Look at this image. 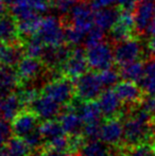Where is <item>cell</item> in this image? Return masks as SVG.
I'll return each instance as SVG.
<instances>
[{
  "label": "cell",
  "mask_w": 155,
  "mask_h": 156,
  "mask_svg": "<svg viewBox=\"0 0 155 156\" xmlns=\"http://www.w3.org/2000/svg\"><path fill=\"white\" fill-rule=\"evenodd\" d=\"M31 109L37 115L38 118L44 120L54 119L62 113V104L56 102L50 97L41 94L31 105Z\"/></svg>",
  "instance_id": "4fadbf2b"
},
{
  "label": "cell",
  "mask_w": 155,
  "mask_h": 156,
  "mask_svg": "<svg viewBox=\"0 0 155 156\" xmlns=\"http://www.w3.org/2000/svg\"><path fill=\"white\" fill-rule=\"evenodd\" d=\"M123 144L126 148L153 140L151 134V123H148L131 115L123 124Z\"/></svg>",
  "instance_id": "6da1fadb"
},
{
  "label": "cell",
  "mask_w": 155,
  "mask_h": 156,
  "mask_svg": "<svg viewBox=\"0 0 155 156\" xmlns=\"http://www.w3.org/2000/svg\"><path fill=\"white\" fill-rule=\"evenodd\" d=\"M115 91L122 101L128 106H137L143 100L145 93L138 83L133 81L123 80L115 85Z\"/></svg>",
  "instance_id": "9c48e42d"
},
{
  "label": "cell",
  "mask_w": 155,
  "mask_h": 156,
  "mask_svg": "<svg viewBox=\"0 0 155 156\" xmlns=\"http://www.w3.org/2000/svg\"><path fill=\"white\" fill-rule=\"evenodd\" d=\"M101 121L85 123L83 127L82 135L86 140H97L100 139V132H101Z\"/></svg>",
  "instance_id": "e575fe53"
},
{
  "label": "cell",
  "mask_w": 155,
  "mask_h": 156,
  "mask_svg": "<svg viewBox=\"0 0 155 156\" xmlns=\"http://www.w3.org/2000/svg\"><path fill=\"white\" fill-rule=\"evenodd\" d=\"M66 156H79V154L78 153H69V154Z\"/></svg>",
  "instance_id": "f907efd6"
},
{
  "label": "cell",
  "mask_w": 155,
  "mask_h": 156,
  "mask_svg": "<svg viewBox=\"0 0 155 156\" xmlns=\"http://www.w3.org/2000/svg\"><path fill=\"white\" fill-rule=\"evenodd\" d=\"M20 83L17 71L10 66H3L0 70V93L11 94Z\"/></svg>",
  "instance_id": "cb8c5ba5"
},
{
  "label": "cell",
  "mask_w": 155,
  "mask_h": 156,
  "mask_svg": "<svg viewBox=\"0 0 155 156\" xmlns=\"http://www.w3.org/2000/svg\"><path fill=\"white\" fill-rule=\"evenodd\" d=\"M137 1L138 0H117V3L119 4L121 10L134 11Z\"/></svg>",
  "instance_id": "b9f144b4"
},
{
  "label": "cell",
  "mask_w": 155,
  "mask_h": 156,
  "mask_svg": "<svg viewBox=\"0 0 155 156\" xmlns=\"http://www.w3.org/2000/svg\"><path fill=\"white\" fill-rule=\"evenodd\" d=\"M98 103L100 105L102 114L106 118L117 117L121 114L122 101L118 97L115 89L107 88L106 90L102 91V94L98 98Z\"/></svg>",
  "instance_id": "e0dca14e"
},
{
  "label": "cell",
  "mask_w": 155,
  "mask_h": 156,
  "mask_svg": "<svg viewBox=\"0 0 155 156\" xmlns=\"http://www.w3.org/2000/svg\"><path fill=\"white\" fill-rule=\"evenodd\" d=\"M70 48L64 45L54 46V47L46 46L41 60L43 61L44 65L50 69H58L70 55Z\"/></svg>",
  "instance_id": "2e32d148"
},
{
  "label": "cell",
  "mask_w": 155,
  "mask_h": 156,
  "mask_svg": "<svg viewBox=\"0 0 155 156\" xmlns=\"http://www.w3.org/2000/svg\"><path fill=\"white\" fill-rule=\"evenodd\" d=\"M41 94L52 98L60 104L68 106L76 94L75 84H72L71 79L67 76L54 79L45 85Z\"/></svg>",
  "instance_id": "5b68a950"
},
{
  "label": "cell",
  "mask_w": 155,
  "mask_h": 156,
  "mask_svg": "<svg viewBox=\"0 0 155 156\" xmlns=\"http://www.w3.org/2000/svg\"><path fill=\"white\" fill-rule=\"evenodd\" d=\"M58 121L61 122L65 133L68 136L81 135L84 127V121L82 120L81 116L71 105V108L65 111L60 115Z\"/></svg>",
  "instance_id": "ac0fdd59"
},
{
  "label": "cell",
  "mask_w": 155,
  "mask_h": 156,
  "mask_svg": "<svg viewBox=\"0 0 155 156\" xmlns=\"http://www.w3.org/2000/svg\"><path fill=\"white\" fill-rule=\"evenodd\" d=\"M135 31L134 11L121 10L116 25L111 29V38L115 43H119L133 36Z\"/></svg>",
  "instance_id": "ba28073f"
},
{
  "label": "cell",
  "mask_w": 155,
  "mask_h": 156,
  "mask_svg": "<svg viewBox=\"0 0 155 156\" xmlns=\"http://www.w3.org/2000/svg\"><path fill=\"white\" fill-rule=\"evenodd\" d=\"M148 49L151 52L152 55H155V37L154 38H150L149 43H148Z\"/></svg>",
  "instance_id": "f6af8a7d"
},
{
  "label": "cell",
  "mask_w": 155,
  "mask_h": 156,
  "mask_svg": "<svg viewBox=\"0 0 155 156\" xmlns=\"http://www.w3.org/2000/svg\"><path fill=\"white\" fill-rule=\"evenodd\" d=\"M88 63L86 58V52L79 46L71 49L70 55L68 56L65 63L61 66L60 70L64 76L69 79H77L87 72Z\"/></svg>",
  "instance_id": "52a82bcc"
},
{
  "label": "cell",
  "mask_w": 155,
  "mask_h": 156,
  "mask_svg": "<svg viewBox=\"0 0 155 156\" xmlns=\"http://www.w3.org/2000/svg\"><path fill=\"white\" fill-rule=\"evenodd\" d=\"M21 104L19 97L17 94H9L5 96L1 109V118L8 121H12L14 117L21 111Z\"/></svg>",
  "instance_id": "d4e9b609"
},
{
  "label": "cell",
  "mask_w": 155,
  "mask_h": 156,
  "mask_svg": "<svg viewBox=\"0 0 155 156\" xmlns=\"http://www.w3.org/2000/svg\"><path fill=\"white\" fill-rule=\"evenodd\" d=\"M120 11L121 10L114 8V6L95 10V13H93L95 26L99 27L103 31H111V29L118 21V18L120 16Z\"/></svg>",
  "instance_id": "d6986e66"
},
{
  "label": "cell",
  "mask_w": 155,
  "mask_h": 156,
  "mask_svg": "<svg viewBox=\"0 0 155 156\" xmlns=\"http://www.w3.org/2000/svg\"><path fill=\"white\" fill-rule=\"evenodd\" d=\"M51 2L58 14L67 15L81 0H51Z\"/></svg>",
  "instance_id": "8d00e7d4"
},
{
  "label": "cell",
  "mask_w": 155,
  "mask_h": 156,
  "mask_svg": "<svg viewBox=\"0 0 155 156\" xmlns=\"http://www.w3.org/2000/svg\"><path fill=\"white\" fill-rule=\"evenodd\" d=\"M126 149L128 150L124 152L126 156H155L152 144H149V142H143Z\"/></svg>",
  "instance_id": "d6a6232c"
},
{
  "label": "cell",
  "mask_w": 155,
  "mask_h": 156,
  "mask_svg": "<svg viewBox=\"0 0 155 156\" xmlns=\"http://www.w3.org/2000/svg\"><path fill=\"white\" fill-rule=\"evenodd\" d=\"M110 156H126V155H125V153H122V152H119V151H118V152L114 153V154H113V153L111 152V155Z\"/></svg>",
  "instance_id": "681fc988"
},
{
  "label": "cell",
  "mask_w": 155,
  "mask_h": 156,
  "mask_svg": "<svg viewBox=\"0 0 155 156\" xmlns=\"http://www.w3.org/2000/svg\"><path fill=\"white\" fill-rule=\"evenodd\" d=\"M72 107L79 113L82 120L85 123H91V122H100L102 118V111L100 105L97 101H82L77 105H72Z\"/></svg>",
  "instance_id": "44dd1931"
},
{
  "label": "cell",
  "mask_w": 155,
  "mask_h": 156,
  "mask_svg": "<svg viewBox=\"0 0 155 156\" xmlns=\"http://www.w3.org/2000/svg\"><path fill=\"white\" fill-rule=\"evenodd\" d=\"M23 47L25 54L27 56L41 58L44 51H45L46 45L41 41V39L37 35H34V36H31L29 38H26V41Z\"/></svg>",
  "instance_id": "f546056e"
},
{
  "label": "cell",
  "mask_w": 155,
  "mask_h": 156,
  "mask_svg": "<svg viewBox=\"0 0 155 156\" xmlns=\"http://www.w3.org/2000/svg\"><path fill=\"white\" fill-rule=\"evenodd\" d=\"M31 149L29 148L23 138L13 136L6 141L4 148V156H29Z\"/></svg>",
  "instance_id": "4316f807"
},
{
  "label": "cell",
  "mask_w": 155,
  "mask_h": 156,
  "mask_svg": "<svg viewBox=\"0 0 155 156\" xmlns=\"http://www.w3.org/2000/svg\"><path fill=\"white\" fill-rule=\"evenodd\" d=\"M154 5H155V0H154Z\"/></svg>",
  "instance_id": "db71d44e"
},
{
  "label": "cell",
  "mask_w": 155,
  "mask_h": 156,
  "mask_svg": "<svg viewBox=\"0 0 155 156\" xmlns=\"http://www.w3.org/2000/svg\"><path fill=\"white\" fill-rule=\"evenodd\" d=\"M123 133L124 126L119 118H107V120L101 125L100 140L108 146H118L123 141Z\"/></svg>",
  "instance_id": "5bb4252c"
},
{
  "label": "cell",
  "mask_w": 155,
  "mask_h": 156,
  "mask_svg": "<svg viewBox=\"0 0 155 156\" xmlns=\"http://www.w3.org/2000/svg\"><path fill=\"white\" fill-rule=\"evenodd\" d=\"M93 11L90 3L79 2L69 13V18L72 26L87 33L95 26L93 21Z\"/></svg>",
  "instance_id": "30bf717a"
},
{
  "label": "cell",
  "mask_w": 155,
  "mask_h": 156,
  "mask_svg": "<svg viewBox=\"0 0 155 156\" xmlns=\"http://www.w3.org/2000/svg\"><path fill=\"white\" fill-rule=\"evenodd\" d=\"M145 66L141 61H135V62L125 64L123 66H120L119 73L123 80L133 81V82L139 83V81L143 79Z\"/></svg>",
  "instance_id": "484cf974"
},
{
  "label": "cell",
  "mask_w": 155,
  "mask_h": 156,
  "mask_svg": "<svg viewBox=\"0 0 155 156\" xmlns=\"http://www.w3.org/2000/svg\"><path fill=\"white\" fill-rule=\"evenodd\" d=\"M104 32L102 29H100L97 26H93L88 32L86 33V36H85L84 44L86 47L89 46L96 45V44H99L101 41H103L104 38Z\"/></svg>",
  "instance_id": "d590c367"
},
{
  "label": "cell",
  "mask_w": 155,
  "mask_h": 156,
  "mask_svg": "<svg viewBox=\"0 0 155 156\" xmlns=\"http://www.w3.org/2000/svg\"><path fill=\"white\" fill-rule=\"evenodd\" d=\"M86 58L88 67L96 71H101L112 67L115 62L114 48L107 41H101L86 47Z\"/></svg>",
  "instance_id": "7a4b0ae2"
},
{
  "label": "cell",
  "mask_w": 155,
  "mask_h": 156,
  "mask_svg": "<svg viewBox=\"0 0 155 156\" xmlns=\"http://www.w3.org/2000/svg\"><path fill=\"white\" fill-rule=\"evenodd\" d=\"M23 47L15 44L0 43V62L3 66L14 67L23 58Z\"/></svg>",
  "instance_id": "7402d4cb"
},
{
  "label": "cell",
  "mask_w": 155,
  "mask_h": 156,
  "mask_svg": "<svg viewBox=\"0 0 155 156\" xmlns=\"http://www.w3.org/2000/svg\"><path fill=\"white\" fill-rule=\"evenodd\" d=\"M17 94H18L23 106H31L39 96L35 88H25Z\"/></svg>",
  "instance_id": "74e56055"
},
{
  "label": "cell",
  "mask_w": 155,
  "mask_h": 156,
  "mask_svg": "<svg viewBox=\"0 0 155 156\" xmlns=\"http://www.w3.org/2000/svg\"><path fill=\"white\" fill-rule=\"evenodd\" d=\"M111 151L106 147V144L97 140H88L80 150L79 156H110Z\"/></svg>",
  "instance_id": "83f0119b"
},
{
  "label": "cell",
  "mask_w": 155,
  "mask_h": 156,
  "mask_svg": "<svg viewBox=\"0 0 155 156\" xmlns=\"http://www.w3.org/2000/svg\"><path fill=\"white\" fill-rule=\"evenodd\" d=\"M99 78L104 87L111 88V87L115 86L119 82V79L121 76H120V73L118 70L114 69L113 67H110L99 71Z\"/></svg>",
  "instance_id": "1f68e13d"
},
{
  "label": "cell",
  "mask_w": 155,
  "mask_h": 156,
  "mask_svg": "<svg viewBox=\"0 0 155 156\" xmlns=\"http://www.w3.org/2000/svg\"><path fill=\"white\" fill-rule=\"evenodd\" d=\"M39 131H41V135H43L44 139L46 141H50L53 138L58 137V136L64 135L65 131L63 129L62 124L60 121H56L54 119H50V120H45L41 125H39Z\"/></svg>",
  "instance_id": "f1b7e54d"
},
{
  "label": "cell",
  "mask_w": 155,
  "mask_h": 156,
  "mask_svg": "<svg viewBox=\"0 0 155 156\" xmlns=\"http://www.w3.org/2000/svg\"><path fill=\"white\" fill-rule=\"evenodd\" d=\"M152 148H153V151H154V154H155V139L152 141Z\"/></svg>",
  "instance_id": "816d5d0a"
},
{
  "label": "cell",
  "mask_w": 155,
  "mask_h": 156,
  "mask_svg": "<svg viewBox=\"0 0 155 156\" xmlns=\"http://www.w3.org/2000/svg\"><path fill=\"white\" fill-rule=\"evenodd\" d=\"M143 54V47L140 39L135 36L116 43L114 48L115 63L118 66L138 61Z\"/></svg>",
  "instance_id": "8992f818"
},
{
  "label": "cell",
  "mask_w": 155,
  "mask_h": 156,
  "mask_svg": "<svg viewBox=\"0 0 155 156\" xmlns=\"http://www.w3.org/2000/svg\"><path fill=\"white\" fill-rule=\"evenodd\" d=\"M89 3L93 10H99L108 6H114V4L117 3V0H90Z\"/></svg>",
  "instance_id": "60d3db41"
},
{
  "label": "cell",
  "mask_w": 155,
  "mask_h": 156,
  "mask_svg": "<svg viewBox=\"0 0 155 156\" xmlns=\"http://www.w3.org/2000/svg\"><path fill=\"white\" fill-rule=\"evenodd\" d=\"M19 37L16 19L12 15L0 16V43L15 44L18 41Z\"/></svg>",
  "instance_id": "ffe728a7"
},
{
  "label": "cell",
  "mask_w": 155,
  "mask_h": 156,
  "mask_svg": "<svg viewBox=\"0 0 155 156\" xmlns=\"http://www.w3.org/2000/svg\"><path fill=\"white\" fill-rule=\"evenodd\" d=\"M86 33L81 29L75 27L72 25H69L65 27V41L70 46H79L81 43L85 41Z\"/></svg>",
  "instance_id": "4dcf8cb0"
},
{
  "label": "cell",
  "mask_w": 155,
  "mask_h": 156,
  "mask_svg": "<svg viewBox=\"0 0 155 156\" xmlns=\"http://www.w3.org/2000/svg\"><path fill=\"white\" fill-rule=\"evenodd\" d=\"M153 120H155V117H154V119H153Z\"/></svg>",
  "instance_id": "11a10c76"
},
{
  "label": "cell",
  "mask_w": 155,
  "mask_h": 156,
  "mask_svg": "<svg viewBox=\"0 0 155 156\" xmlns=\"http://www.w3.org/2000/svg\"><path fill=\"white\" fill-rule=\"evenodd\" d=\"M2 67H3V65H2L1 62H0V70H1V68H2Z\"/></svg>",
  "instance_id": "f5cc1de1"
},
{
  "label": "cell",
  "mask_w": 155,
  "mask_h": 156,
  "mask_svg": "<svg viewBox=\"0 0 155 156\" xmlns=\"http://www.w3.org/2000/svg\"><path fill=\"white\" fill-rule=\"evenodd\" d=\"M6 140L0 136V156H4V148H5Z\"/></svg>",
  "instance_id": "7dc6e473"
},
{
  "label": "cell",
  "mask_w": 155,
  "mask_h": 156,
  "mask_svg": "<svg viewBox=\"0 0 155 156\" xmlns=\"http://www.w3.org/2000/svg\"><path fill=\"white\" fill-rule=\"evenodd\" d=\"M6 9H8V4H6L5 0H0V16L4 15Z\"/></svg>",
  "instance_id": "bcb514c9"
},
{
  "label": "cell",
  "mask_w": 155,
  "mask_h": 156,
  "mask_svg": "<svg viewBox=\"0 0 155 156\" xmlns=\"http://www.w3.org/2000/svg\"><path fill=\"white\" fill-rule=\"evenodd\" d=\"M145 35H147L150 38H154L155 37V16L152 18L151 23L148 26L147 30H146V32H145Z\"/></svg>",
  "instance_id": "ee69618b"
},
{
  "label": "cell",
  "mask_w": 155,
  "mask_h": 156,
  "mask_svg": "<svg viewBox=\"0 0 155 156\" xmlns=\"http://www.w3.org/2000/svg\"><path fill=\"white\" fill-rule=\"evenodd\" d=\"M5 96H6L5 94L0 93V118H1V109H2V105H3V101H4V98H5Z\"/></svg>",
  "instance_id": "c3c4849f"
},
{
  "label": "cell",
  "mask_w": 155,
  "mask_h": 156,
  "mask_svg": "<svg viewBox=\"0 0 155 156\" xmlns=\"http://www.w3.org/2000/svg\"><path fill=\"white\" fill-rule=\"evenodd\" d=\"M41 17L39 13H34L25 18L18 19L17 21V28H18L19 36L23 38H29L31 36L37 34L39 26L41 23Z\"/></svg>",
  "instance_id": "603a6c76"
},
{
  "label": "cell",
  "mask_w": 155,
  "mask_h": 156,
  "mask_svg": "<svg viewBox=\"0 0 155 156\" xmlns=\"http://www.w3.org/2000/svg\"><path fill=\"white\" fill-rule=\"evenodd\" d=\"M23 140L26 141V144L29 146V148L31 150H35V149L43 148V144H44V137L41 135V131H39L38 127H36L35 129L29 133L28 135H26L23 137Z\"/></svg>",
  "instance_id": "836d02e7"
},
{
  "label": "cell",
  "mask_w": 155,
  "mask_h": 156,
  "mask_svg": "<svg viewBox=\"0 0 155 156\" xmlns=\"http://www.w3.org/2000/svg\"><path fill=\"white\" fill-rule=\"evenodd\" d=\"M37 36L46 46H61L65 43V28L56 16L49 15L41 19Z\"/></svg>",
  "instance_id": "3957f363"
},
{
  "label": "cell",
  "mask_w": 155,
  "mask_h": 156,
  "mask_svg": "<svg viewBox=\"0 0 155 156\" xmlns=\"http://www.w3.org/2000/svg\"><path fill=\"white\" fill-rule=\"evenodd\" d=\"M44 63L41 58L27 56L23 58L16 65V71L20 82H30L41 74L44 68Z\"/></svg>",
  "instance_id": "9a60e30c"
},
{
  "label": "cell",
  "mask_w": 155,
  "mask_h": 156,
  "mask_svg": "<svg viewBox=\"0 0 155 156\" xmlns=\"http://www.w3.org/2000/svg\"><path fill=\"white\" fill-rule=\"evenodd\" d=\"M38 117L32 109H21L12 120V129L15 136L23 138L37 127Z\"/></svg>",
  "instance_id": "7c38bea8"
},
{
  "label": "cell",
  "mask_w": 155,
  "mask_h": 156,
  "mask_svg": "<svg viewBox=\"0 0 155 156\" xmlns=\"http://www.w3.org/2000/svg\"><path fill=\"white\" fill-rule=\"evenodd\" d=\"M66 135L67 134H64V135H61L53 138V139H51L50 141L47 142V146L52 149H55L58 151H61V152L69 151V136Z\"/></svg>",
  "instance_id": "f35d334b"
},
{
  "label": "cell",
  "mask_w": 155,
  "mask_h": 156,
  "mask_svg": "<svg viewBox=\"0 0 155 156\" xmlns=\"http://www.w3.org/2000/svg\"><path fill=\"white\" fill-rule=\"evenodd\" d=\"M43 156H66V154L65 152H61L47 146L43 148Z\"/></svg>",
  "instance_id": "7bdbcfd3"
},
{
  "label": "cell",
  "mask_w": 155,
  "mask_h": 156,
  "mask_svg": "<svg viewBox=\"0 0 155 156\" xmlns=\"http://www.w3.org/2000/svg\"><path fill=\"white\" fill-rule=\"evenodd\" d=\"M139 106L141 108H143L145 111L149 112L152 116H153V119L155 117V97L149 96V94H146L143 96V100L139 103Z\"/></svg>",
  "instance_id": "ab89813d"
},
{
  "label": "cell",
  "mask_w": 155,
  "mask_h": 156,
  "mask_svg": "<svg viewBox=\"0 0 155 156\" xmlns=\"http://www.w3.org/2000/svg\"><path fill=\"white\" fill-rule=\"evenodd\" d=\"M103 87L99 74L95 72H85L79 76L75 83L76 96L81 101L96 100L102 94Z\"/></svg>",
  "instance_id": "277c9868"
},
{
  "label": "cell",
  "mask_w": 155,
  "mask_h": 156,
  "mask_svg": "<svg viewBox=\"0 0 155 156\" xmlns=\"http://www.w3.org/2000/svg\"><path fill=\"white\" fill-rule=\"evenodd\" d=\"M154 0H138L134 9L135 31L139 35H145L149 23L154 17Z\"/></svg>",
  "instance_id": "8fae6325"
}]
</instances>
